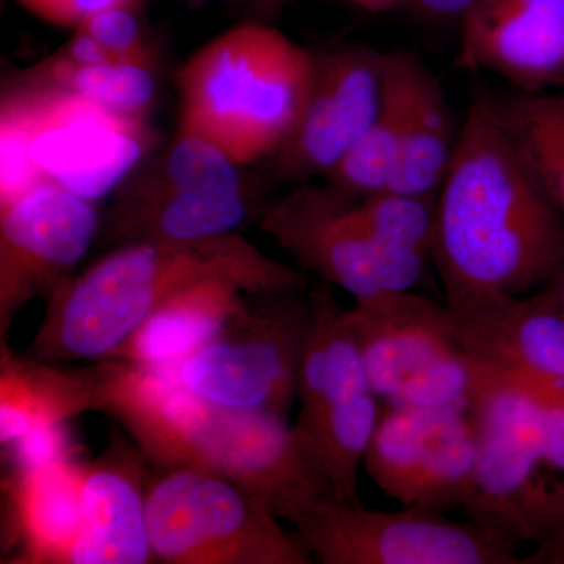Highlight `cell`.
<instances>
[{
  "instance_id": "ba28073f",
  "label": "cell",
  "mask_w": 564,
  "mask_h": 564,
  "mask_svg": "<svg viewBox=\"0 0 564 564\" xmlns=\"http://www.w3.org/2000/svg\"><path fill=\"white\" fill-rule=\"evenodd\" d=\"M310 291L250 295L214 340L166 370L206 402L288 414L296 402Z\"/></svg>"
},
{
  "instance_id": "836d02e7",
  "label": "cell",
  "mask_w": 564,
  "mask_h": 564,
  "mask_svg": "<svg viewBox=\"0 0 564 564\" xmlns=\"http://www.w3.org/2000/svg\"><path fill=\"white\" fill-rule=\"evenodd\" d=\"M348 2L370 13H386L404 6V0H348Z\"/></svg>"
},
{
  "instance_id": "277c9868",
  "label": "cell",
  "mask_w": 564,
  "mask_h": 564,
  "mask_svg": "<svg viewBox=\"0 0 564 564\" xmlns=\"http://www.w3.org/2000/svg\"><path fill=\"white\" fill-rule=\"evenodd\" d=\"M314 52L278 29L243 22L176 70L180 129L220 147L237 165L270 159L302 115Z\"/></svg>"
},
{
  "instance_id": "2e32d148",
  "label": "cell",
  "mask_w": 564,
  "mask_h": 564,
  "mask_svg": "<svg viewBox=\"0 0 564 564\" xmlns=\"http://www.w3.org/2000/svg\"><path fill=\"white\" fill-rule=\"evenodd\" d=\"M348 321L373 391L386 406L408 381L463 348L451 307L414 291L358 300Z\"/></svg>"
},
{
  "instance_id": "30bf717a",
  "label": "cell",
  "mask_w": 564,
  "mask_h": 564,
  "mask_svg": "<svg viewBox=\"0 0 564 564\" xmlns=\"http://www.w3.org/2000/svg\"><path fill=\"white\" fill-rule=\"evenodd\" d=\"M295 530L311 556L325 564L525 563L513 541L423 508L380 511L332 497Z\"/></svg>"
},
{
  "instance_id": "4dcf8cb0",
  "label": "cell",
  "mask_w": 564,
  "mask_h": 564,
  "mask_svg": "<svg viewBox=\"0 0 564 564\" xmlns=\"http://www.w3.org/2000/svg\"><path fill=\"white\" fill-rule=\"evenodd\" d=\"M58 54L74 63L80 65H91V63L118 62L110 57L109 52L104 50L90 33L84 29H74L68 43L58 51Z\"/></svg>"
},
{
  "instance_id": "44dd1931",
  "label": "cell",
  "mask_w": 564,
  "mask_h": 564,
  "mask_svg": "<svg viewBox=\"0 0 564 564\" xmlns=\"http://www.w3.org/2000/svg\"><path fill=\"white\" fill-rule=\"evenodd\" d=\"M82 464L76 459L14 475L17 563L68 564L84 521Z\"/></svg>"
},
{
  "instance_id": "9a60e30c",
  "label": "cell",
  "mask_w": 564,
  "mask_h": 564,
  "mask_svg": "<svg viewBox=\"0 0 564 564\" xmlns=\"http://www.w3.org/2000/svg\"><path fill=\"white\" fill-rule=\"evenodd\" d=\"M452 313L470 358L541 399L564 400V317L540 292L496 296Z\"/></svg>"
},
{
  "instance_id": "f546056e",
  "label": "cell",
  "mask_w": 564,
  "mask_h": 564,
  "mask_svg": "<svg viewBox=\"0 0 564 564\" xmlns=\"http://www.w3.org/2000/svg\"><path fill=\"white\" fill-rule=\"evenodd\" d=\"M478 0H404L408 10L429 21H459Z\"/></svg>"
},
{
  "instance_id": "7a4b0ae2",
  "label": "cell",
  "mask_w": 564,
  "mask_h": 564,
  "mask_svg": "<svg viewBox=\"0 0 564 564\" xmlns=\"http://www.w3.org/2000/svg\"><path fill=\"white\" fill-rule=\"evenodd\" d=\"M215 280L231 282L247 295L311 289L306 273L270 258L237 232L115 245L55 289L28 356L57 364L109 361L154 311Z\"/></svg>"
},
{
  "instance_id": "4316f807",
  "label": "cell",
  "mask_w": 564,
  "mask_h": 564,
  "mask_svg": "<svg viewBox=\"0 0 564 564\" xmlns=\"http://www.w3.org/2000/svg\"><path fill=\"white\" fill-rule=\"evenodd\" d=\"M7 445L13 452L17 474L32 473L51 464L73 458V448H70L65 423L35 426Z\"/></svg>"
},
{
  "instance_id": "9c48e42d",
  "label": "cell",
  "mask_w": 564,
  "mask_h": 564,
  "mask_svg": "<svg viewBox=\"0 0 564 564\" xmlns=\"http://www.w3.org/2000/svg\"><path fill=\"white\" fill-rule=\"evenodd\" d=\"M355 196L311 182L269 203L259 226L318 281L355 302L392 291H414L432 261L383 242L356 212Z\"/></svg>"
},
{
  "instance_id": "8fae6325",
  "label": "cell",
  "mask_w": 564,
  "mask_h": 564,
  "mask_svg": "<svg viewBox=\"0 0 564 564\" xmlns=\"http://www.w3.org/2000/svg\"><path fill=\"white\" fill-rule=\"evenodd\" d=\"M477 430L459 408H384L364 458L378 486L402 507L462 510L473 488Z\"/></svg>"
},
{
  "instance_id": "603a6c76",
  "label": "cell",
  "mask_w": 564,
  "mask_h": 564,
  "mask_svg": "<svg viewBox=\"0 0 564 564\" xmlns=\"http://www.w3.org/2000/svg\"><path fill=\"white\" fill-rule=\"evenodd\" d=\"M503 117L564 221V87L500 98Z\"/></svg>"
},
{
  "instance_id": "484cf974",
  "label": "cell",
  "mask_w": 564,
  "mask_h": 564,
  "mask_svg": "<svg viewBox=\"0 0 564 564\" xmlns=\"http://www.w3.org/2000/svg\"><path fill=\"white\" fill-rule=\"evenodd\" d=\"M79 29L90 33L93 39L118 62L140 63L154 68V55L144 40L139 21L132 9L117 7L93 14L82 22Z\"/></svg>"
},
{
  "instance_id": "e575fe53",
  "label": "cell",
  "mask_w": 564,
  "mask_h": 564,
  "mask_svg": "<svg viewBox=\"0 0 564 564\" xmlns=\"http://www.w3.org/2000/svg\"><path fill=\"white\" fill-rule=\"evenodd\" d=\"M284 2L285 0H261L262 6L265 7L267 10L276 9V7H281Z\"/></svg>"
},
{
  "instance_id": "6da1fadb",
  "label": "cell",
  "mask_w": 564,
  "mask_h": 564,
  "mask_svg": "<svg viewBox=\"0 0 564 564\" xmlns=\"http://www.w3.org/2000/svg\"><path fill=\"white\" fill-rule=\"evenodd\" d=\"M432 265L452 311L529 295L564 265V221L491 93H478L459 124L436 196Z\"/></svg>"
},
{
  "instance_id": "4fadbf2b",
  "label": "cell",
  "mask_w": 564,
  "mask_h": 564,
  "mask_svg": "<svg viewBox=\"0 0 564 564\" xmlns=\"http://www.w3.org/2000/svg\"><path fill=\"white\" fill-rule=\"evenodd\" d=\"M386 52L344 44L314 54V73L302 115L274 152L282 181L325 177L372 124L384 90Z\"/></svg>"
},
{
  "instance_id": "83f0119b",
  "label": "cell",
  "mask_w": 564,
  "mask_h": 564,
  "mask_svg": "<svg viewBox=\"0 0 564 564\" xmlns=\"http://www.w3.org/2000/svg\"><path fill=\"white\" fill-rule=\"evenodd\" d=\"M17 2L41 21L58 28L77 29L93 14L117 9V7L132 9L137 0H17Z\"/></svg>"
},
{
  "instance_id": "d4e9b609",
  "label": "cell",
  "mask_w": 564,
  "mask_h": 564,
  "mask_svg": "<svg viewBox=\"0 0 564 564\" xmlns=\"http://www.w3.org/2000/svg\"><path fill=\"white\" fill-rule=\"evenodd\" d=\"M355 206L378 239L432 261L436 196L384 191L356 198Z\"/></svg>"
},
{
  "instance_id": "d6986e66",
  "label": "cell",
  "mask_w": 564,
  "mask_h": 564,
  "mask_svg": "<svg viewBox=\"0 0 564 564\" xmlns=\"http://www.w3.org/2000/svg\"><path fill=\"white\" fill-rule=\"evenodd\" d=\"M402 109V152L388 191L437 196L454 159L459 128L440 79L413 51L386 52Z\"/></svg>"
},
{
  "instance_id": "3957f363",
  "label": "cell",
  "mask_w": 564,
  "mask_h": 564,
  "mask_svg": "<svg viewBox=\"0 0 564 564\" xmlns=\"http://www.w3.org/2000/svg\"><path fill=\"white\" fill-rule=\"evenodd\" d=\"M115 362L107 413L148 458L169 470L220 475L293 527L334 497L285 415L218 406L182 388L170 370Z\"/></svg>"
},
{
  "instance_id": "1f68e13d",
  "label": "cell",
  "mask_w": 564,
  "mask_h": 564,
  "mask_svg": "<svg viewBox=\"0 0 564 564\" xmlns=\"http://www.w3.org/2000/svg\"><path fill=\"white\" fill-rule=\"evenodd\" d=\"M538 292L564 317V265Z\"/></svg>"
},
{
  "instance_id": "5b68a950",
  "label": "cell",
  "mask_w": 564,
  "mask_h": 564,
  "mask_svg": "<svg viewBox=\"0 0 564 564\" xmlns=\"http://www.w3.org/2000/svg\"><path fill=\"white\" fill-rule=\"evenodd\" d=\"M152 144L147 120L21 77L0 101V206L46 181L98 202L132 176Z\"/></svg>"
},
{
  "instance_id": "d6a6232c",
  "label": "cell",
  "mask_w": 564,
  "mask_h": 564,
  "mask_svg": "<svg viewBox=\"0 0 564 564\" xmlns=\"http://www.w3.org/2000/svg\"><path fill=\"white\" fill-rule=\"evenodd\" d=\"M529 563H564V530L556 540L543 549H536L533 555H530Z\"/></svg>"
},
{
  "instance_id": "8992f818",
  "label": "cell",
  "mask_w": 564,
  "mask_h": 564,
  "mask_svg": "<svg viewBox=\"0 0 564 564\" xmlns=\"http://www.w3.org/2000/svg\"><path fill=\"white\" fill-rule=\"evenodd\" d=\"M540 411L524 386L481 367L469 404L477 467L462 511L497 536L543 549L564 530V477L541 458Z\"/></svg>"
},
{
  "instance_id": "7c38bea8",
  "label": "cell",
  "mask_w": 564,
  "mask_h": 564,
  "mask_svg": "<svg viewBox=\"0 0 564 564\" xmlns=\"http://www.w3.org/2000/svg\"><path fill=\"white\" fill-rule=\"evenodd\" d=\"M99 229L93 202L52 181L0 206V343L25 304L73 276Z\"/></svg>"
},
{
  "instance_id": "e0dca14e",
  "label": "cell",
  "mask_w": 564,
  "mask_h": 564,
  "mask_svg": "<svg viewBox=\"0 0 564 564\" xmlns=\"http://www.w3.org/2000/svg\"><path fill=\"white\" fill-rule=\"evenodd\" d=\"M124 441L82 464L84 521L68 564L154 563L140 456Z\"/></svg>"
},
{
  "instance_id": "f1b7e54d",
  "label": "cell",
  "mask_w": 564,
  "mask_h": 564,
  "mask_svg": "<svg viewBox=\"0 0 564 564\" xmlns=\"http://www.w3.org/2000/svg\"><path fill=\"white\" fill-rule=\"evenodd\" d=\"M538 399L541 400L538 421L541 458L549 469L564 477V400Z\"/></svg>"
},
{
  "instance_id": "cb8c5ba5",
  "label": "cell",
  "mask_w": 564,
  "mask_h": 564,
  "mask_svg": "<svg viewBox=\"0 0 564 564\" xmlns=\"http://www.w3.org/2000/svg\"><path fill=\"white\" fill-rule=\"evenodd\" d=\"M402 152V109L395 84L384 73L383 99L372 124L356 141L343 161L326 174V184L355 198L388 191L399 169Z\"/></svg>"
},
{
  "instance_id": "52a82bcc",
  "label": "cell",
  "mask_w": 564,
  "mask_h": 564,
  "mask_svg": "<svg viewBox=\"0 0 564 564\" xmlns=\"http://www.w3.org/2000/svg\"><path fill=\"white\" fill-rule=\"evenodd\" d=\"M278 519L239 485L193 467L170 469L148 489V534L159 563H314Z\"/></svg>"
},
{
  "instance_id": "ac0fdd59",
  "label": "cell",
  "mask_w": 564,
  "mask_h": 564,
  "mask_svg": "<svg viewBox=\"0 0 564 564\" xmlns=\"http://www.w3.org/2000/svg\"><path fill=\"white\" fill-rule=\"evenodd\" d=\"M115 361L88 369L20 358L0 343V441L3 445L35 426L58 425L88 411H107L113 393Z\"/></svg>"
},
{
  "instance_id": "7402d4cb",
  "label": "cell",
  "mask_w": 564,
  "mask_h": 564,
  "mask_svg": "<svg viewBox=\"0 0 564 564\" xmlns=\"http://www.w3.org/2000/svg\"><path fill=\"white\" fill-rule=\"evenodd\" d=\"M152 69V66L129 62L80 65L55 52L21 77L77 93L126 117L148 120L158 93Z\"/></svg>"
},
{
  "instance_id": "ffe728a7",
  "label": "cell",
  "mask_w": 564,
  "mask_h": 564,
  "mask_svg": "<svg viewBox=\"0 0 564 564\" xmlns=\"http://www.w3.org/2000/svg\"><path fill=\"white\" fill-rule=\"evenodd\" d=\"M228 281H206L173 296L110 359L166 370L202 350L243 310L248 299Z\"/></svg>"
},
{
  "instance_id": "5bb4252c",
  "label": "cell",
  "mask_w": 564,
  "mask_h": 564,
  "mask_svg": "<svg viewBox=\"0 0 564 564\" xmlns=\"http://www.w3.org/2000/svg\"><path fill=\"white\" fill-rule=\"evenodd\" d=\"M456 66L518 93L564 87V0H478L459 20Z\"/></svg>"
}]
</instances>
